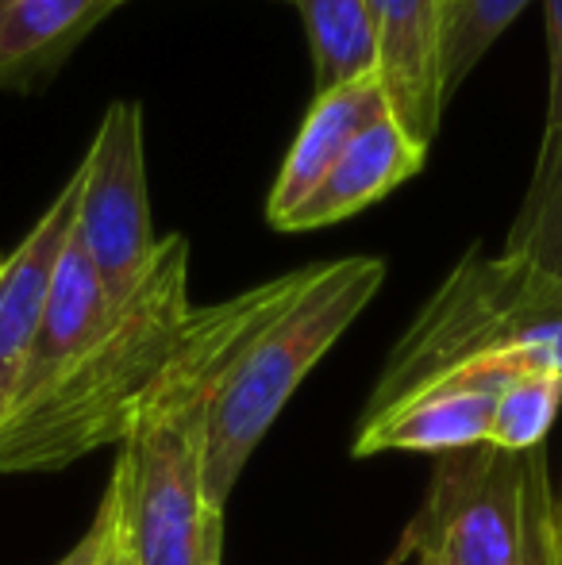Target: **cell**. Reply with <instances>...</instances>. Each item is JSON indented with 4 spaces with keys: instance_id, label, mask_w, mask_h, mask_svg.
Instances as JSON below:
<instances>
[{
    "instance_id": "23",
    "label": "cell",
    "mask_w": 562,
    "mask_h": 565,
    "mask_svg": "<svg viewBox=\"0 0 562 565\" xmlns=\"http://www.w3.org/2000/svg\"><path fill=\"white\" fill-rule=\"evenodd\" d=\"M416 565H443V562L435 558V551H427V546L416 543Z\"/></svg>"
},
{
    "instance_id": "18",
    "label": "cell",
    "mask_w": 562,
    "mask_h": 565,
    "mask_svg": "<svg viewBox=\"0 0 562 565\" xmlns=\"http://www.w3.org/2000/svg\"><path fill=\"white\" fill-rule=\"evenodd\" d=\"M555 484L548 473V450L524 454V484H520V562L517 565H559L555 531Z\"/></svg>"
},
{
    "instance_id": "21",
    "label": "cell",
    "mask_w": 562,
    "mask_h": 565,
    "mask_svg": "<svg viewBox=\"0 0 562 565\" xmlns=\"http://www.w3.org/2000/svg\"><path fill=\"white\" fill-rule=\"evenodd\" d=\"M409 558H416V527H413V523H409V527H405V535H401L397 551H393L390 558H385L382 565H405Z\"/></svg>"
},
{
    "instance_id": "12",
    "label": "cell",
    "mask_w": 562,
    "mask_h": 565,
    "mask_svg": "<svg viewBox=\"0 0 562 565\" xmlns=\"http://www.w3.org/2000/svg\"><path fill=\"white\" fill-rule=\"evenodd\" d=\"M116 4L124 0H0V89H46Z\"/></svg>"
},
{
    "instance_id": "19",
    "label": "cell",
    "mask_w": 562,
    "mask_h": 565,
    "mask_svg": "<svg viewBox=\"0 0 562 565\" xmlns=\"http://www.w3.org/2000/svg\"><path fill=\"white\" fill-rule=\"evenodd\" d=\"M116 539H120V492L108 481L105 500H100L97 515H93L89 531L77 539V546L54 565H113Z\"/></svg>"
},
{
    "instance_id": "16",
    "label": "cell",
    "mask_w": 562,
    "mask_h": 565,
    "mask_svg": "<svg viewBox=\"0 0 562 565\" xmlns=\"http://www.w3.org/2000/svg\"><path fill=\"white\" fill-rule=\"evenodd\" d=\"M532 0H443V39H439V85L443 97L474 74L489 46L517 23Z\"/></svg>"
},
{
    "instance_id": "11",
    "label": "cell",
    "mask_w": 562,
    "mask_h": 565,
    "mask_svg": "<svg viewBox=\"0 0 562 565\" xmlns=\"http://www.w3.org/2000/svg\"><path fill=\"white\" fill-rule=\"evenodd\" d=\"M497 396L474 393V388L427 385L413 396L397 401L393 408L367 416L354 435V458L385 450H416V454H455L489 443Z\"/></svg>"
},
{
    "instance_id": "4",
    "label": "cell",
    "mask_w": 562,
    "mask_h": 565,
    "mask_svg": "<svg viewBox=\"0 0 562 565\" xmlns=\"http://www.w3.org/2000/svg\"><path fill=\"white\" fill-rule=\"evenodd\" d=\"M512 350H551L562 370V285L509 254L474 246L390 350L362 419L393 408L455 365Z\"/></svg>"
},
{
    "instance_id": "1",
    "label": "cell",
    "mask_w": 562,
    "mask_h": 565,
    "mask_svg": "<svg viewBox=\"0 0 562 565\" xmlns=\"http://www.w3.org/2000/svg\"><path fill=\"white\" fill-rule=\"evenodd\" d=\"M308 277L312 266H300L232 300L193 308L178 350L120 439L113 469L124 535L139 565H220L224 515L204 500L212 393L247 339L305 289Z\"/></svg>"
},
{
    "instance_id": "14",
    "label": "cell",
    "mask_w": 562,
    "mask_h": 565,
    "mask_svg": "<svg viewBox=\"0 0 562 565\" xmlns=\"http://www.w3.org/2000/svg\"><path fill=\"white\" fill-rule=\"evenodd\" d=\"M312 51V89L328 97L378 77V35L367 0H293Z\"/></svg>"
},
{
    "instance_id": "13",
    "label": "cell",
    "mask_w": 562,
    "mask_h": 565,
    "mask_svg": "<svg viewBox=\"0 0 562 565\" xmlns=\"http://www.w3.org/2000/svg\"><path fill=\"white\" fill-rule=\"evenodd\" d=\"M382 116H390V105H385V93L378 77L354 82L347 89L328 93V97H312L305 124H300L278 178H274L271 201H266V220L278 227L320 185L324 173L339 162V154Z\"/></svg>"
},
{
    "instance_id": "5",
    "label": "cell",
    "mask_w": 562,
    "mask_h": 565,
    "mask_svg": "<svg viewBox=\"0 0 562 565\" xmlns=\"http://www.w3.org/2000/svg\"><path fill=\"white\" fill-rule=\"evenodd\" d=\"M74 238L97 266L116 305L136 292L158 254L147 201V154H142L139 100H113L100 116L85 162L77 166Z\"/></svg>"
},
{
    "instance_id": "8",
    "label": "cell",
    "mask_w": 562,
    "mask_h": 565,
    "mask_svg": "<svg viewBox=\"0 0 562 565\" xmlns=\"http://www.w3.org/2000/svg\"><path fill=\"white\" fill-rule=\"evenodd\" d=\"M77 193H82V181L74 173L66 189L51 201V209L35 220V227L20 238V246L0 262V424L20 396L54 266L77 220Z\"/></svg>"
},
{
    "instance_id": "3",
    "label": "cell",
    "mask_w": 562,
    "mask_h": 565,
    "mask_svg": "<svg viewBox=\"0 0 562 565\" xmlns=\"http://www.w3.org/2000/svg\"><path fill=\"white\" fill-rule=\"evenodd\" d=\"M385 281V262L370 254L316 262L308 285L247 339L209 404L204 427V500L224 515L243 466L312 365L343 339Z\"/></svg>"
},
{
    "instance_id": "2",
    "label": "cell",
    "mask_w": 562,
    "mask_h": 565,
    "mask_svg": "<svg viewBox=\"0 0 562 565\" xmlns=\"http://www.w3.org/2000/svg\"><path fill=\"white\" fill-rule=\"evenodd\" d=\"M189 316V238L166 235L105 335L77 354L39 401L0 424V473H54L100 447H120L178 350Z\"/></svg>"
},
{
    "instance_id": "22",
    "label": "cell",
    "mask_w": 562,
    "mask_h": 565,
    "mask_svg": "<svg viewBox=\"0 0 562 565\" xmlns=\"http://www.w3.org/2000/svg\"><path fill=\"white\" fill-rule=\"evenodd\" d=\"M113 565H139L136 551H131L128 535H124V520H120V539H116V551H113Z\"/></svg>"
},
{
    "instance_id": "25",
    "label": "cell",
    "mask_w": 562,
    "mask_h": 565,
    "mask_svg": "<svg viewBox=\"0 0 562 565\" xmlns=\"http://www.w3.org/2000/svg\"><path fill=\"white\" fill-rule=\"evenodd\" d=\"M0 262H4V254H0Z\"/></svg>"
},
{
    "instance_id": "6",
    "label": "cell",
    "mask_w": 562,
    "mask_h": 565,
    "mask_svg": "<svg viewBox=\"0 0 562 565\" xmlns=\"http://www.w3.org/2000/svg\"><path fill=\"white\" fill-rule=\"evenodd\" d=\"M520 484L524 454L474 447L439 454L427 504L413 520L416 543L443 565L520 562Z\"/></svg>"
},
{
    "instance_id": "20",
    "label": "cell",
    "mask_w": 562,
    "mask_h": 565,
    "mask_svg": "<svg viewBox=\"0 0 562 565\" xmlns=\"http://www.w3.org/2000/svg\"><path fill=\"white\" fill-rule=\"evenodd\" d=\"M548 4V124H562V0H543Z\"/></svg>"
},
{
    "instance_id": "7",
    "label": "cell",
    "mask_w": 562,
    "mask_h": 565,
    "mask_svg": "<svg viewBox=\"0 0 562 565\" xmlns=\"http://www.w3.org/2000/svg\"><path fill=\"white\" fill-rule=\"evenodd\" d=\"M378 35V82L397 127L421 150L435 147L443 124L439 39L443 0H367Z\"/></svg>"
},
{
    "instance_id": "15",
    "label": "cell",
    "mask_w": 562,
    "mask_h": 565,
    "mask_svg": "<svg viewBox=\"0 0 562 565\" xmlns=\"http://www.w3.org/2000/svg\"><path fill=\"white\" fill-rule=\"evenodd\" d=\"M501 254L562 285V124L543 127L532 181L505 235Z\"/></svg>"
},
{
    "instance_id": "24",
    "label": "cell",
    "mask_w": 562,
    "mask_h": 565,
    "mask_svg": "<svg viewBox=\"0 0 562 565\" xmlns=\"http://www.w3.org/2000/svg\"><path fill=\"white\" fill-rule=\"evenodd\" d=\"M555 531H559V565H562V500H555Z\"/></svg>"
},
{
    "instance_id": "17",
    "label": "cell",
    "mask_w": 562,
    "mask_h": 565,
    "mask_svg": "<svg viewBox=\"0 0 562 565\" xmlns=\"http://www.w3.org/2000/svg\"><path fill=\"white\" fill-rule=\"evenodd\" d=\"M562 404V373L536 370L512 381L494 404V424H489V447L505 454H528L543 447L551 424Z\"/></svg>"
},
{
    "instance_id": "10",
    "label": "cell",
    "mask_w": 562,
    "mask_h": 565,
    "mask_svg": "<svg viewBox=\"0 0 562 565\" xmlns=\"http://www.w3.org/2000/svg\"><path fill=\"white\" fill-rule=\"evenodd\" d=\"M427 150L416 147L393 116H382L339 154L324 181L282 220L278 231H316L359 216L362 209L385 201L393 189L416 178Z\"/></svg>"
},
{
    "instance_id": "9",
    "label": "cell",
    "mask_w": 562,
    "mask_h": 565,
    "mask_svg": "<svg viewBox=\"0 0 562 565\" xmlns=\"http://www.w3.org/2000/svg\"><path fill=\"white\" fill-rule=\"evenodd\" d=\"M116 308L120 305L108 297L97 266H93L89 254L82 250V243H77L74 231H70L59 266H54L43 323H39L35 347H31V358H28V373H23V385H20V396H15L12 412L39 401V396L74 365L77 354H85L93 342L105 335ZM12 412H8V416H12Z\"/></svg>"
}]
</instances>
